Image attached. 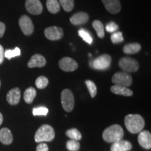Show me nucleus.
Masks as SVG:
<instances>
[{
  "instance_id": "1",
  "label": "nucleus",
  "mask_w": 151,
  "mask_h": 151,
  "mask_svg": "<svg viewBox=\"0 0 151 151\" xmlns=\"http://www.w3.org/2000/svg\"><path fill=\"white\" fill-rule=\"evenodd\" d=\"M124 125L130 133H139L145 126L144 119L139 114H129L124 118Z\"/></svg>"
},
{
  "instance_id": "2",
  "label": "nucleus",
  "mask_w": 151,
  "mask_h": 151,
  "mask_svg": "<svg viewBox=\"0 0 151 151\" xmlns=\"http://www.w3.org/2000/svg\"><path fill=\"white\" fill-rule=\"evenodd\" d=\"M124 137V130L119 124H115L107 127L102 133V138L106 142L114 143Z\"/></svg>"
},
{
  "instance_id": "3",
  "label": "nucleus",
  "mask_w": 151,
  "mask_h": 151,
  "mask_svg": "<svg viewBox=\"0 0 151 151\" xmlns=\"http://www.w3.org/2000/svg\"><path fill=\"white\" fill-rule=\"evenodd\" d=\"M55 138L54 129L49 124H43L36 132L35 140L37 143L51 141Z\"/></svg>"
},
{
  "instance_id": "4",
  "label": "nucleus",
  "mask_w": 151,
  "mask_h": 151,
  "mask_svg": "<svg viewBox=\"0 0 151 151\" xmlns=\"http://www.w3.org/2000/svg\"><path fill=\"white\" fill-rule=\"evenodd\" d=\"M111 57L108 54H104L92 60L90 62V67L97 70H106L110 67Z\"/></svg>"
},
{
  "instance_id": "5",
  "label": "nucleus",
  "mask_w": 151,
  "mask_h": 151,
  "mask_svg": "<svg viewBox=\"0 0 151 151\" xmlns=\"http://www.w3.org/2000/svg\"><path fill=\"white\" fill-rule=\"evenodd\" d=\"M118 65L122 71L127 73L136 72L139 69V62L134 58H128V57L121 58L119 60Z\"/></svg>"
},
{
  "instance_id": "6",
  "label": "nucleus",
  "mask_w": 151,
  "mask_h": 151,
  "mask_svg": "<svg viewBox=\"0 0 151 151\" xmlns=\"http://www.w3.org/2000/svg\"><path fill=\"white\" fill-rule=\"evenodd\" d=\"M61 102L62 108L67 112L72 111L74 107V97L72 92L69 89L62 90L61 93Z\"/></svg>"
},
{
  "instance_id": "7",
  "label": "nucleus",
  "mask_w": 151,
  "mask_h": 151,
  "mask_svg": "<svg viewBox=\"0 0 151 151\" xmlns=\"http://www.w3.org/2000/svg\"><path fill=\"white\" fill-rule=\"evenodd\" d=\"M112 82L117 86L129 87L132 84V77L129 73L125 71H120L113 76Z\"/></svg>"
},
{
  "instance_id": "8",
  "label": "nucleus",
  "mask_w": 151,
  "mask_h": 151,
  "mask_svg": "<svg viewBox=\"0 0 151 151\" xmlns=\"http://www.w3.org/2000/svg\"><path fill=\"white\" fill-rule=\"evenodd\" d=\"M19 25L24 35H31L34 32V24L29 16H22L19 19Z\"/></svg>"
},
{
  "instance_id": "9",
  "label": "nucleus",
  "mask_w": 151,
  "mask_h": 151,
  "mask_svg": "<svg viewBox=\"0 0 151 151\" xmlns=\"http://www.w3.org/2000/svg\"><path fill=\"white\" fill-rule=\"evenodd\" d=\"M45 36L47 39L50 41L60 40L64 35L63 29L61 27L52 26V27H47L44 30Z\"/></svg>"
},
{
  "instance_id": "10",
  "label": "nucleus",
  "mask_w": 151,
  "mask_h": 151,
  "mask_svg": "<svg viewBox=\"0 0 151 151\" xmlns=\"http://www.w3.org/2000/svg\"><path fill=\"white\" fill-rule=\"evenodd\" d=\"M59 67L62 71L71 72V71H73L78 69V63L72 58H69V57H65L59 61Z\"/></svg>"
},
{
  "instance_id": "11",
  "label": "nucleus",
  "mask_w": 151,
  "mask_h": 151,
  "mask_svg": "<svg viewBox=\"0 0 151 151\" xmlns=\"http://www.w3.org/2000/svg\"><path fill=\"white\" fill-rule=\"evenodd\" d=\"M25 8L29 14L32 15H39L43 11L42 4L39 0H27Z\"/></svg>"
},
{
  "instance_id": "12",
  "label": "nucleus",
  "mask_w": 151,
  "mask_h": 151,
  "mask_svg": "<svg viewBox=\"0 0 151 151\" xmlns=\"http://www.w3.org/2000/svg\"><path fill=\"white\" fill-rule=\"evenodd\" d=\"M138 142L139 145L146 150L151 148V134L148 130H143L139 132L138 136Z\"/></svg>"
},
{
  "instance_id": "13",
  "label": "nucleus",
  "mask_w": 151,
  "mask_h": 151,
  "mask_svg": "<svg viewBox=\"0 0 151 151\" xmlns=\"http://www.w3.org/2000/svg\"><path fill=\"white\" fill-rule=\"evenodd\" d=\"M105 9L110 14H118L121 10V4L119 0H101Z\"/></svg>"
},
{
  "instance_id": "14",
  "label": "nucleus",
  "mask_w": 151,
  "mask_h": 151,
  "mask_svg": "<svg viewBox=\"0 0 151 151\" xmlns=\"http://www.w3.org/2000/svg\"><path fill=\"white\" fill-rule=\"evenodd\" d=\"M69 20L73 25H81L88 22L89 15L86 12H78L73 14L69 19Z\"/></svg>"
},
{
  "instance_id": "15",
  "label": "nucleus",
  "mask_w": 151,
  "mask_h": 151,
  "mask_svg": "<svg viewBox=\"0 0 151 151\" xmlns=\"http://www.w3.org/2000/svg\"><path fill=\"white\" fill-rule=\"evenodd\" d=\"M132 148L131 142L127 140L117 141L113 143L111 146V151H129Z\"/></svg>"
},
{
  "instance_id": "16",
  "label": "nucleus",
  "mask_w": 151,
  "mask_h": 151,
  "mask_svg": "<svg viewBox=\"0 0 151 151\" xmlns=\"http://www.w3.org/2000/svg\"><path fill=\"white\" fill-rule=\"evenodd\" d=\"M46 65V60L40 54H35L30 58L27 62V67L29 68L43 67Z\"/></svg>"
},
{
  "instance_id": "17",
  "label": "nucleus",
  "mask_w": 151,
  "mask_h": 151,
  "mask_svg": "<svg viewBox=\"0 0 151 151\" xmlns=\"http://www.w3.org/2000/svg\"><path fill=\"white\" fill-rule=\"evenodd\" d=\"M20 90L18 88H15L10 90L7 93L6 100L11 105H16L20 102Z\"/></svg>"
},
{
  "instance_id": "18",
  "label": "nucleus",
  "mask_w": 151,
  "mask_h": 151,
  "mask_svg": "<svg viewBox=\"0 0 151 151\" xmlns=\"http://www.w3.org/2000/svg\"><path fill=\"white\" fill-rule=\"evenodd\" d=\"M111 91L118 95L126 96V97H131L133 95V92L132 91V90L129 89L127 87L117 86V85H114L111 87Z\"/></svg>"
},
{
  "instance_id": "19",
  "label": "nucleus",
  "mask_w": 151,
  "mask_h": 151,
  "mask_svg": "<svg viewBox=\"0 0 151 151\" xmlns=\"http://www.w3.org/2000/svg\"><path fill=\"white\" fill-rule=\"evenodd\" d=\"M13 134L8 128H2L0 130V142L4 145H9L13 142Z\"/></svg>"
},
{
  "instance_id": "20",
  "label": "nucleus",
  "mask_w": 151,
  "mask_h": 151,
  "mask_svg": "<svg viewBox=\"0 0 151 151\" xmlns=\"http://www.w3.org/2000/svg\"><path fill=\"white\" fill-rule=\"evenodd\" d=\"M141 50V46L139 43H128L123 47L124 53L127 55L136 54Z\"/></svg>"
},
{
  "instance_id": "21",
  "label": "nucleus",
  "mask_w": 151,
  "mask_h": 151,
  "mask_svg": "<svg viewBox=\"0 0 151 151\" xmlns=\"http://www.w3.org/2000/svg\"><path fill=\"white\" fill-rule=\"evenodd\" d=\"M36 95H37V91H36V90L34 88H32V87H29V88H27L25 90V91H24L23 99L26 103L30 104L33 102Z\"/></svg>"
},
{
  "instance_id": "22",
  "label": "nucleus",
  "mask_w": 151,
  "mask_h": 151,
  "mask_svg": "<svg viewBox=\"0 0 151 151\" xmlns=\"http://www.w3.org/2000/svg\"><path fill=\"white\" fill-rule=\"evenodd\" d=\"M92 25L97 32L98 37H99L100 39H103L105 36V31L102 22L99 20H95L92 22Z\"/></svg>"
},
{
  "instance_id": "23",
  "label": "nucleus",
  "mask_w": 151,
  "mask_h": 151,
  "mask_svg": "<svg viewBox=\"0 0 151 151\" xmlns=\"http://www.w3.org/2000/svg\"><path fill=\"white\" fill-rule=\"evenodd\" d=\"M46 7L51 14H57L60 10V4L58 0H47Z\"/></svg>"
},
{
  "instance_id": "24",
  "label": "nucleus",
  "mask_w": 151,
  "mask_h": 151,
  "mask_svg": "<svg viewBox=\"0 0 151 151\" xmlns=\"http://www.w3.org/2000/svg\"><path fill=\"white\" fill-rule=\"evenodd\" d=\"M65 134L69 139H73V140L79 141L82 139V135L81 133L78 131V129L76 128H72V129H69L66 131Z\"/></svg>"
},
{
  "instance_id": "25",
  "label": "nucleus",
  "mask_w": 151,
  "mask_h": 151,
  "mask_svg": "<svg viewBox=\"0 0 151 151\" xmlns=\"http://www.w3.org/2000/svg\"><path fill=\"white\" fill-rule=\"evenodd\" d=\"M59 1L60 6L67 12H70L74 7V0H59Z\"/></svg>"
},
{
  "instance_id": "26",
  "label": "nucleus",
  "mask_w": 151,
  "mask_h": 151,
  "mask_svg": "<svg viewBox=\"0 0 151 151\" xmlns=\"http://www.w3.org/2000/svg\"><path fill=\"white\" fill-rule=\"evenodd\" d=\"M48 79L44 76H41L38 77L35 81V85L38 89H44L48 85Z\"/></svg>"
},
{
  "instance_id": "27",
  "label": "nucleus",
  "mask_w": 151,
  "mask_h": 151,
  "mask_svg": "<svg viewBox=\"0 0 151 151\" xmlns=\"http://www.w3.org/2000/svg\"><path fill=\"white\" fill-rule=\"evenodd\" d=\"M78 35L82 38L83 40L88 43V44H92V41H93V39L91 35L88 32L87 30L84 29H80L78 30Z\"/></svg>"
},
{
  "instance_id": "28",
  "label": "nucleus",
  "mask_w": 151,
  "mask_h": 151,
  "mask_svg": "<svg viewBox=\"0 0 151 151\" xmlns=\"http://www.w3.org/2000/svg\"><path fill=\"white\" fill-rule=\"evenodd\" d=\"M86 85L88 88V90H89L90 94L92 98H94L96 96L97 92V88L96 85L94 84V83L93 81H90V80H87L86 81Z\"/></svg>"
},
{
  "instance_id": "29",
  "label": "nucleus",
  "mask_w": 151,
  "mask_h": 151,
  "mask_svg": "<svg viewBox=\"0 0 151 151\" xmlns=\"http://www.w3.org/2000/svg\"><path fill=\"white\" fill-rule=\"evenodd\" d=\"M20 53H21L20 49L16 47L14 50H6L4 51V58L11 60V58H15V57L20 56Z\"/></svg>"
},
{
  "instance_id": "30",
  "label": "nucleus",
  "mask_w": 151,
  "mask_h": 151,
  "mask_svg": "<svg viewBox=\"0 0 151 151\" xmlns=\"http://www.w3.org/2000/svg\"><path fill=\"white\" fill-rule=\"evenodd\" d=\"M66 146H67V150L69 151H78L80 149V143L78 141L71 139L66 143Z\"/></svg>"
},
{
  "instance_id": "31",
  "label": "nucleus",
  "mask_w": 151,
  "mask_h": 151,
  "mask_svg": "<svg viewBox=\"0 0 151 151\" xmlns=\"http://www.w3.org/2000/svg\"><path fill=\"white\" fill-rule=\"evenodd\" d=\"M111 39L112 43H114V44L121 43L124 41L123 37H122V33L121 32H113L111 35Z\"/></svg>"
},
{
  "instance_id": "32",
  "label": "nucleus",
  "mask_w": 151,
  "mask_h": 151,
  "mask_svg": "<svg viewBox=\"0 0 151 151\" xmlns=\"http://www.w3.org/2000/svg\"><path fill=\"white\" fill-rule=\"evenodd\" d=\"M48 113V108L44 106H40L38 107V108H35L33 109L32 113L34 116H47Z\"/></svg>"
},
{
  "instance_id": "33",
  "label": "nucleus",
  "mask_w": 151,
  "mask_h": 151,
  "mask_svg": "<svg viewBox=\"0 0 151 151\" xmlns=\"http://www.w3.org/2000/svg\"><path fill=\"white\" fill-rule=\"evenodd\" d=\"M105 29L108 32L113 33L118 29V25L114 22H110L109 23L106 24Z\"/></svg>"
},
{
  "instance_id": "34",
  "label": "nucleus",
  "mask_w": 151,
  "mask_h": 151,
  "mask_svg": "<svg viewBox=\"0 0 151 151\" xmlns=\"http://www.w3.org/2000/svg\"><path fill=\"white\" fill-rule=\"evenodd\" d=\"M49 148L48 145L46 143H44L41 142L38 145L37 148H36V150L37 151H48Z\"/></svg>"
},
{
  "instance_id": "35",
  "label": "nucleus",
  "mask_w": 151,
  "mask_h": 151,
  "mask_svg": "<svg viewBox=\"0 0 151 151\" xmlns=\"http://www.w3.org/2000/svg\"><path fill=\"white\" fill-rule=\"evenodd\" d=\"M6 29L5 24L2 22H0V38H1L4 35Z\"/></svg>"
},
{
  "instance_id": "36",
  "label": "nucleus",
  "mask_w": 151,
  "mask_h": 151,
  "mask_svg": "<svg viewBox=\"0 0 151 151\" xmlns=\"http://www.w3.org/2000/svg\"><path fill=\"white\" fill-rule=\"evenodd\" d=\"M4 50L3 46L0 45V65L4 62Z\"/></svg>"
},
{
  "instance_id": "37",
  "label": "nucleus",
  "mask_w": 151,
  "mask_h": 151,
  "mask_svg": "<svg viewBox=\"0 0 151 151\" xmlns=\"http://www.w3.org/2000/svg\"><path fill=\"white\" fill-rule=\"evenodd\" d=\"M2 122H3V116L1 113V112H0V125L2 124Z\"/></svg>"
},
{
  "instance_id": "38",
  "label": "nucleus",
  "mask_w": 151,
  "mask_h": 151,
  "mask_svg": "<svg viewBox=\"0 0 151 151\" xmlns=\"http://www.w3.org/2000/svg\"><path fill=\"white\" fill-rule=\"evenodd\" d=\"M0 88H1V81H0Z\"/></svg>"
}]
</instances>
